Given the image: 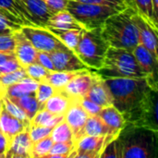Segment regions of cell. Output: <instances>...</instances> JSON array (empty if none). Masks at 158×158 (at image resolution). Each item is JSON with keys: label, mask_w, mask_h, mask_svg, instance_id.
Masks as SVG:
<instances>
[{"label": "cell", "mask_w": 158, "mask_h": 158, "mask_svg": "<svg viewBox=\"0 0 158 158\" xmlns=\"http://www.w3.org/2000/svg\"><path fill=\"white\" fill-rule=\"evenodd\" d=\"M85 97L102 107L113 105V97L109 88L106 85L105 79L100 77L96 71H94L93 81Z\"/></svg>", "instance_id": "2e32d148"}, {"label": "cell", "mask_w": 158, "mask_h": 158, "mask_svg": "<svg viewBox=\"0 0 158 158\" xmlns=\"http://www.w3.org/2000/svg\"><path fill=\"white\" fill-rule=\"evenodd\" d=\"M97 116L107 126L117 131H121L126 126V120L123 115L113 105L103 107Z\"/></svg>", "instance_id": "cb8c5ba5"}, {"label": "cell", "mask_w": 158, "mask_h": 158, "mask_svg": "<svg viewBox=\"0 0 158 158\" xmlns=\"http://www.w3.org/2000/svg\"><path fill=\"white\" fill-rule=\"evenodd\" d=\"M152 4H153L154 18L155 20L158 23V0H152Z\"/></svg>", "instance_id": "c3c4849f"}, {"label": "cell", "mask_w": 158, "mask_h": 158, "mask_svg": "<svg viewBox=\"0 0 158 158\" xmlns=\"http://www.w3.org/2000/svg\"><path fill=\"white\" fill-rule=\"evenodd\" d=\"M20 68H22V67L18 62L17 58H12V59L6 60L2 65H0V74L12 72V71H15V70L20 69Z\"/></svg>", "instance_id": "bcb514c9"}, {"label": "cell", "mask_w": 158, "mask_h": 158, "mask_svg": "<svg viewBox=\"0 0 158 158\" xmlns=\"http://www.w3.org/2000/svg\"><path fill=\"white\" fill-rule=\"evenodd\" d=\"M50 54L55 70L56 71H74L89 69L77 56V55L69 48L58 49Z\"/></svg>", "instance_id": "5bb4252c"}, {"label": "cell", "mask_w": 158, "mask_h": 158, "mask_svg": "<svg viewBox=\"0 0 158 158\" xmlns=\"http://www.w3.org/2000/svg\"><path fill=\"white\" fill-rule=\"evenodd\" d=\"M118 137V136H117ZM116 136H83L76 143L69 157L100 158L106 145Z\"/></svg>", "instance_id": "9c48e42d"}, {"label": "cell", "mask_w": 158, "mask_h": 158, "mask_svg": "<svg viewBox=\"0 0 158 158\" xmlns=\"http://www.w3.org/2000/svg\"><path fill=\"white\" fill-rule=\"evenodd\" d=\"M80 103L82 106V108L86 111L88 116H97L100 110L103 108L99 105L95 104L94 102L91 101L87 97H82L80 99Z\"/></svg>", "instance_id": "7bdbcfd3"}, {"label": "cell", "mask_w": 158, "mask_h": 158, "mask_svg": "<svg viewBox=\"0 0 158 158\" xmlns=\"http://www.w3.org/2000/svg\"><path fill=\"white\" fill-rule=\"evenodd\" d=\"M2 101H3V108L7 113H9L11 116H13L16 118L20 119L22 121H30L28 119L26 114L24 113V111L19 106H18L14 102H12L6 95H5L3 97Z\"/></svg>", "instance_id": "f35d334b"}, {"label": "cell", "mask_w": 158, "mask_h": 158, "mask_svg": "<svg viewBox=\"0 0 158 158\" xmlns=\"http://www.w3.org/2000/svg\"><path fill=\"white\" fill-rule=\"evenodd\" d=\"M94 71L87 69L75 76L64 88L60 89L72 99H81L84 97L92 84Z\"/></svg>", "instance_id": "ac0fdd59"}, {"label": "cell", "mask_w": 158, "mask_h": 158, "mask_svg": "<svg viewBox=\"0 0 158 158\" xmlns=\"http://www.w3.org/2000/svg\"><path fill=\"white\" fill-rule=\"evenodd\" d=\"M54 142L49 136L43 138L35 143H32L31 150V158L44 157L50 151Z\"/></svg>", "instance_id": "d6a6232c"}, {"label": "cell", "mask_w": 158, "mask_h": 158, "mask_svg": "<svg viewBox=\"0 0 158 158\" xmlns=\"http://www.w3.org/2000/svg\"><path fill=\"white\" fill-rule=\"evenodd\" d=\"M66 9L72 15L80 26L85 30L100 28L109 16L118 12L117 9L107 6L80 3L70 0H68Z\"/></svg>", "instance_id": "8992f818"}, {"label": "cell", "mask_w": 158, "mask_h": 158, "mask_svg": "<svg viewBox=\"0 0 158 158\" xmlns=\"http://www.w3.org/2000/svg\"><path fill=\"white\" fill-rule=\"evenodd\" d=\"M118 138L122 143V158H156L157 132L126 124Z\"/></svg>", "instance_id": "3957f363"}, {"label": "cell", "mask_w": 158, "mask_h": 158, "mask_svg": "<svg viewBox=\"0 0 158 158\" xmlns=\"http://www.w3.org/2000/svg\"><path fill=\"white\" fill-rule=\"evenodd\" d=\"M137 12L145 19L155 29L157 30V22L154 18L152 0H133Z\"/></svg>", "instance_id": "1f68e13d"}, {"label": "cell", "mask_w": 158, "mask_h": 158, "mask_svg": "<svg viewBox=\"0 0 158 158\" xmlns=\"http://www.w3.org/2000/svg\"><path fill=\"white\" fill-rule=\"evenodd\" d=\"M56 92V90L46 82H39L35 91V98L40 105V109L43 108L44 103Z\"/></svg>", "instance_id": "8d00e7d4"}, {"label": "cell", "mask_w": 158, "mask_h": 158, "mask_svg": "<svg viewBox=\"0 0 158 158\" xmlns=\"http://www.w3.org/2000/svg\"><path fill=\"white\" fill-rule=\"evenodd\" d=\"M108 47V44L101 34L100 28L82 29L74 53L89 69L96 71L102 68Z\"/></svg>", "instance_id": "5b68a950"}, {"label": "cell", "mask_w": 158, "mask_h": 158, "mask_svg": "<svg viewBox=\"0 0 158 158\" xmlns=\"http://www.w3.org/2000/svg\"><path fill=\"white\" fill-rule=\"evenodd\" d=\"M35 62H37L38 64H40L41 66H43L44 69H46L49 71H55V67L51 59L50 54L47 52L38 51Z\"/></svg>", "instance_id": "ee69618b"}, {"label": "cell", "mask_w": 158, "mask_h": 158, "mask_svg": "<svg viewBox=\"0 0 158 158\" xmlns=\"http://www.w3.org/2000/svg\"><path fill=\"white\" fill-rule=\"evenodd\" d=\"M75 148L73 142L67 143H54L49 153L44 156L45 158H68Z\"/></svg>", "instance_id": "4dcf8cb0"}, {"label": "cell", "mask_w": 158, "mask_h": 158, "mask_svg": "<svg viewBox=\"0 0 158 158\" xmlns=\"http://www.w3.org/2000/svg\"><path fill=\"white\" fill-rule=\"evenodd\" d=\"M27 74L24 69V68H20L15 71L5 73V74H0V84L3 85L4 87H7L9 85H12L22 79L26 78Z\"/></svg>", "instance_id": "74e56055"}, {"label": "cell", "mask_w": 158, "mask_h": 158, "mask_svg": "<svg viewBox=\"0 0 158 158\" xmlns=\"http://www.w3.org/2000/svg\"><path fill=\"white\" fill-rule=\"evenodd\" d=\"M50 137L52 138L54 143H67L73 142V134L72 131L68 125V123L63 120L58 123L52 129L50 133ZM74 143V142H73Z\"/></svg>", "instance_id": "f546056e"}, {"label": "cell", "mask_w": 158, "mask_h": 158, "mask_svg": "<svg viewBox=\"0 0 158 158\" xmlns=\"http://www.w3.org/2000/svg\"><path fill=\"white\" fill-rule=\"evenodd\" d=\"M13 35L16 42L14 54L20 66L24 68L31 63H34L36 61V56L38 53L35 47L27 39L20 29L14 31Z\"/></svg>", "instance_id": "9a60e30c"}, {"label": "cell", "mask_w": 158, "mask_h": 158, "mask_svg": "<svg viewBox=\"0 0 158 158\" xmlns=\"http://www.w3.org/2000/svg\"><path fill=\"white\" fill-rule=\"evenodd\" d=\"M39 82L26 77L21 81L6 87V95L9 98H18L25 95L35 94Z\"/></svg>", "instance_id": "44dd1931"}, {"label": "cell", "mask_w": 158, "mask_h": 158, "mask_svg": "<svg viewBox=\"0 0 158 158\" xmlns=\"http://www.w3.org/2000/svg\"><path fill=\"white\" fill-rule=\"evenodd\" d=\"M2 99H3V97L2 98L0 97V114H1L2 109H3V101H2Z\"/></svg>", "instance_id": "f907efd6"}, {"label": "cell", "mask_w": 158, "mask_h": 158, "mask_svg": "<svg viewBox=\"0 0 158 158\" xmlns=\"http://www.w3.org/2000/svg\"><path fill=\"white\" fill-rule=\"evenodd\" d=\"M132 54L136 59V62L141 70L145 75L148 85L155 90L157 89V68L158 61H156L151 53L142 44H138L133 49Z\"/></svg>", "instance_id": "30bf717a"}, {"label": "cell", "mask_w": 158, "mask_h": 158, "mask_svg": "<svg viewBox=\"0 0 158 158\" xmlns=\"http://www.w3.org/2000/svg\"><path fill=\"white\" fill-rule=\"evenodd\" d=\"M100 158H122V143L118 136L106 145Z\"/></svg>", "instance_id": "e575fe53"}, {"label": "cell", "mask_w": 158, "mask_h": 158, "mask_svg": "<svg viewBox=\"0 0 158 158\" xmlns=\"http://www.w3.org/2000/svg\"><path fill=\"white\" fill-rule=\"evenodd\" d=\"M71 101L72 98L68 96L63 91L56 90V92L44 103L43 108L55 115H65Z\"/></svg>", "instance_id": "7402d4cb"}, {"label": "cell", "mask_w": 158, "mask_h": 158, "mask_svg": "<svg viewBox=\"0 0 158 158\" xmlns=\"http://www.w3.org/2000/svg\"><path fill=\"white\" fill-rule=\"evenodd\" d=\"M132 21L137 28L139 41L158 61L157 30L155 29L145 19H143L137 10L132 15Z\"/></svg>", "instance_id": "7c38bea8"}, {"label": "cell", "mask_w": 158, "mask_h": 158, "mask_svg": "<svg viewBox=\"0 0 158 158\" xmlns=\"http://www.w3.org/2000/svg\"><path fill=\"white\" fill-rule=\"evenodd\" d=\"M157 93L158 90L150 88L138 108L125 119L126 124L148 129L157 132Z\"/></svg>", "instance_id": "52a82bcc"}, {"label": "cell", "mask_w": 158, "mask_h": 158, "mask_svg": "<svg viewBox=\"0 0 158 158\" xmlns=\"http://www.w3.org/2000/svg\"><path fill=\"white\" fill-rule=\"evenodd\" d=\"M96 73L103 79L145 78L132 51L110 46L106 51L102 68L96 70Z\"/></svg>", "instance_id": "277c9868"}, {"label": "cell", "mask_w": 158, "mask_h": 158, "mask_svg": "<svg viewBox=\"0 0 158 158\" xmlns=\"http://www.w3.org/2000/svg\"><path fill=\"white\" fill-rule=\"evenodd\" d=\"M87 69L81 70H74V71H49L44 81L51 86H53L56 90H60L64 88L75 76L82 73Z\"/></svg>", "instance_id": "484cf974"}, {"label": "cell", "mask_w": 158, "mask_h": 158, "mask_svg": "<svg viewBox=\"0 0 158 158\" xmlns=\"http://www.w3.org/2000/svg\"><path fill=\"white\" fill-rule=\"evenodd\" d=\"M135 6H128L109 16L100 27L101 34L110 47L132 51L140 43L136 26L132 21Z\"/></svg>", "instance_id": "6da1fadb"}, {"label": "cell", "mask_w": 158, "mask_h": 158, "mask_svg": "<svg viewBox=\"0 0 158 158\" xmlns=\"http://www.w3.org/2000/svg\"><path fill=\"white\" fill-rule=\"evenodd\" d=\"M117 131L107 126L98 116H89L84 126L83 136H118Z\"/></svg>", "instance_id": "ffe728a7"}, {"label": "cell", "mask_w": 158, "mask_h": 158, "mask_svg": "<svg viewBox=\"0 0 158 158\" xmlns=\"http://www.w3.org/2000/svg\"><path fill=\"white\" fill-rule=\"evenodd\" d=\"M30 121H22L7 113L4 108L0 114V131L6 137L8 142L19 132L28 129Z\"/></svg>", "instance_id": "d6986e66"}, {"label": "cell", "mask_w": 158, "mask_h": 158, "mask_svg": "<svg viewBox=\"0 0 158 158\" xmlns=\"http://www.w3.org/2000/svg\"><path fill=\"white\" fill-rule=\"evenodd\" d=\"M53 128L44 126H29V135L32 143H35L43 138L50 135Z\"/></svg>", "instance_id": "b9f144b4"}, {"label": "cell", "mask_w": 158, "mask_h": 158, "mask_svg": "<svg viewBox=\"0 0 158 158\" xmlns=\"http://www.w3.org/2000/svg\"><path fill=\"white\" fill-rule=\"evenodd\" d=\"M20 27L10 15L0 8V31H14L20 29Z\"/></svg>", "instance_id": "ab89813d"}, {"label": "cell", "mask_w": 158, "mask_h": 158, "mask_svg": "<svg viewBox=\"0 0 158 158\" xmlns=\"http://www.w3.org/2000/svg\"><path fill=\"white\" fill-rule=\"evenodd\" d=\"M56 38L69 49L74 52L77 47L82 29H70V30H58L50 27H46Z\"/></svg>", "instance_id": "d4e9b609"}, {"label": "cell", "mask_w": 158, "mask_h": 158, "mask_svg": "<svg viewBox=\"0 0 158 158\" xmlns=\"http://www.w3.org/2000/svg\"><path fill=\"white\" fill-rule=\"evenodd\" d=\"M32 142L29 135V128L16 134L9 142L5 158H31Z\"/></svg>", "instance_id": "e0dca14e"}, {"label": "cell", "mask_w": 158, "mask_h": 158, "mask_svg": "<svg viewBox=\"0 0 158 158\" xmlns=\"http://www.w3.org/2000/svg\"><path fill=\"white\" fill-rule=\"evenodd\" d=\"M8 146V140L6 137L0 131V158L6 157V153Z\"/></svg>", "instance_id": "7dc6e473"}, {"label": "cell", "mask_w": 158, "mask_h": 158, "mask_svg": "<svg viewBox=\"0 0 158 158\" xmlns=\"http://www.w3.org/2000/svg\"><path fill=\"white\" fill-rule=\"evenodd\" d=\"M26 19L33 25L45 27L53 15L43 0H15Z\"/></svg>", "instance_id": "8fae6325"}, {"label": "cell", "mask_w": 158, "mask_h": 158, "mask_svg": "<svg viewBox=\"0 0 158 158\" xmlns=\"http://www.w3.org/2000/svg\"><path fill=\"white\" fill-rule=\"evenodd\" d=\"M88 117V114L82 108L80 103V99H72L69 108L65 113V121L68 123L72 131L74 143L83 137L84 126Z\"/></svg>", "instance_id": "4fadbf2b"}, {"label": "cell", "mask_w": 158, "mask_h": 158, "mask_svg": "<svg viewBox=\"0 0 158 158\" xmlns=\"http://www.w3.org/2000/svg\"><path fill=\"white\" fill-rule=\"evenodd\" d=\"M45 27H50L58 30L82 29L67 9L53 14L49 18Z\"/></svg>", "instance_id": "603a6c76"}, {"label": "cell", "mask_w": 158, "mask_h": 158, "mask_svg": "<svg viewBox=\"0 0 158 158\" xmlns=\"http://www.w3.org/2000/svg\"><path fill=\"white\" fill-rule=\"evenodd\" d=\"M6 95V87L0 84V97H4Z\"/></svg>", "instance_id": "681fc988"}, {"label": "cell", "mask_w": 158, "mask_h": 158, "mask_svg": "<svg viewBox=\"0 0 158 158\" xmlns=\"http://www.w3.org/2000/svg\"><path fill=\"white\" fill-rule=\"evenodd\" d=\"M113 97V106L126 119L140 106L151 88L146 78L105 79Z\"/></svg>", "instance_id": "7a4b0ae2"}, {"label": "cell", "mask_w": 158, "mask_h": 158, "mask_svg": "<svg viewBox=\"0 0 158 158\" xmlns=\"http://www.w3.org/2000/svg\"><path fill=\"white\" fill-rule=\"evenodd\" d=\"M15 44L13 31H2L0 33V52H14Z\"/></svg>", "instance_id": "60d3db41"}, {"label": "cell", "mask_w": 158, "mask_h": 158, "mask_svg": "<svg viewBox=\"0 0 158 158\" xmlns=\"http://www.w3.org/2000/svg\"><path fill=\"white\" fill-rule=\"evenodd\" d=\"M80 3L94 4L101 6H107L117 9L118 11L123 10L128 6H135L133 0H70Z\"/></svg>", "instance_id": "836d02e7"}, {"label": "cell", "mask_w": 158, "mask_h": 158, "mask_svg": "<svg viewBox=\"0 0 158 158\" xmlns=\"http://www.w3.org/2000/svg\"><path fill=\"white\" fill-rule=\"evenodd\" d=\"M48 9L52 12V14H55L58 11L66 9L68 0H43Z\"/></svg>", "instance_id": "f6af8a7d"}, {"label": "cell", "mask_w": 158, "mask_h": 158, "mask_svg": "<svg viewBox=\"0 0 158 158\" xmlns=\"http://www.w3.org/2000/svg\"><path fill=\"white\" fill-rule=\"evenodd\" d=\"M0 8L10 15L20 26H33L23 15L15 0H0Z\"/></svg>", "instance_id": "f1b7e54d"}, {"label": "cell", "mask_w": 158, "mask_h": 158, "mask_svg": "<svg viewBox=\"0 0 158 158\" xmlns=\"http://www.w3.org/2000/svg\"><path fill=\"white\" fill-rule=\"evenodd\" d=\"M9 99L24 111L29 120H31L34 117V115L40 110V105L35 98V94H30L18 98Z\"/></svg>", "instance_id": "83f0119b"}, {"label": "cell", "mask_w": 158, "mask_h": 158, "mask_svg": "<svg viewBox=\"0 0 158 158\" xmlns=\"http://www.w3.org/2000/svg\"><path fill=\"white\" fill-rule=\"evenodd\" d=\"M63 120H65V115H55L48 110L42 108L30 120V125L54 128Z\"/></svg>", "instance_id": "4316f807"}, {"label": "cell", "mask_w": 158, "mask_h": 158, "mask_svg": "<svg viewBox=\"0 0 158 158\" xmlns=\"http://www.w3.org/2000/svg\"><path fill=\"white\" fill-rule=\"evenodd\" d=\"M20 31L37 51L51 53L58 49L68 48L46 27L21 26Z\"/></svg>", "instance_id": "ba28073f"}, {"label": "cell", "mask_w": 158, "mask_h": 158, "mask_svg": "<svg viewBox=\"0 0 158 158\" xmlns=\"http://www.w3.org/2000/svg\"><path fill=\"white\" fill-rule=\"evenodd\" d=\"M24 69L26 71L27 77H29L38 82L44 81V80L49 72V70L44 69L43 66H41L37 62L31 63V64L24 67Z\"/></svg>", "instance_id": "d590c367"}]
</instances>
